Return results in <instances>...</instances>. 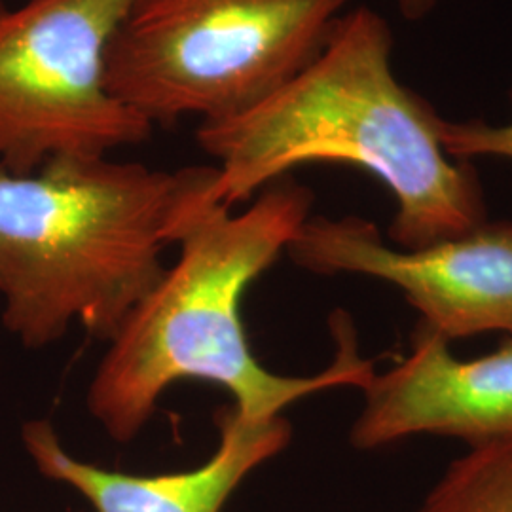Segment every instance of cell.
Here are the masks:
<instances>
[{
  "instance_id": "7a4b0ae2",
  "label": "cell",
  "mask_w": 512,
  "mask_h": 512,
  "mask_svg": "<svg viewBox=\"0 0 512 512\" xmlns=\"http://www.w3.org/2000/svg\"><path fill=\"white\" fill-rule=\"evenodd\" d=\"M440 122L395 73L387 21L359 6L279 90L234 118L200 124L196 137L219 162L215 202L234 207L300 165H353L397 202L391 243L420 249L488 220L475 169L448 156Z\"/></svg>"
},
{
  "instance_id": "3957f363",
  "label": "cell",
  "mask_w": 512,
  "mask_h": 512,
  "mask_svg": "<svg viewBox=\"0 0 512 512\" xmlns=\"http://www.w3.org/2000/svg\"><path fill=\"white\" fill-rule=\"evenodd\" d=\"M209 167L177 173L105 158L0 167L2 323L44 348L78 321L110 342L164 277L165 247Z\"/></svg>"
},
{
  "instance_id": "ba28073f",
  "label": "cell",
  "mask_w": 512,
  "mask_h": 512,
  "mask_svg": "<svg viewBox=\"0 0 512 512\" xmlns=\"http://www.w3.org/2000/svg\"><path fill=\"white\" fill-rule=\"evenodd\" d=\"M219 446L203 465L179 473L128 475L69 454L50 421H27L23 446L38 473L71 486L92 512H222L245 478L281 454L293 437L283 416L253 420L226 406L217 414Z\"/></svg>"
},
{
  "instance_id": "5b68a950",
  "label": "cell",
  "mask_w": 512,
  "mask_h": 512,
  "mask_svg": "<svg viewBox=\"0 0 512 512\" xmlns=\"http://www.w3.org/2000/svg\"><path fill=\"white\" fill-rule=\"evenodd\" d=\"M133 0H0V167L105 158L154 124L118 101L107 54Z\"/></svg>"
},
{
  "instance_id": "8fae6325",
  "label": "cell",
  "mask_w": 512,
  "mask_h": 512,
  "mask_svg": "<svg viewBox=\"0 0 512 512\" xmlns=\"http://www.w3.org/2000/svg\"><path fill=\"white\" fill-rule=\"evenodd\" d=\"M439 0H397L401 16L410 21H420V19L427 18Z\"/></svg>"
},
{
  "instance_id": "52a82bcc",
  "label": "cell",
  "mask_w": 512,
  "mask_h": 512,
  "mask_svg": "<svg viewBox=\"0 0 512 512\" xmlns=\"http://www.w3.org/2000/svg\"><path fill=\"white\" fill-rule=\"evenodd\" d=\"M349 442L380 450L418 435L452 437L469 448L512 440V336L463 361L450 344L418 325L399 365L374 374Z\"/></svg>"
},
{
  "instance_id": "8992f818",
  "label": "cell",
  "mask_w": 512,
  "mask_h": 512,
  "mask_svg": "<svg viewBox=\"0 0 512 512\" xmlns=\"http://www.w3.org/2000/svg\"><path fill=\"white\" fill-rule=\"evenodd\" d=\"M287 253L313 274L368 275L397 287L420 313V327L448 344L484 332L512 336V220L401 249L363 217L311 215Z\"/></svg>"
},
{
  "instance_id": "30bf717a",
  "label": "cell",
  "mask_w": 512,
  "mask_h": 512,
  "mask_svg": "<svg viewBox=\"0 0 512 512\" xmlns=\"http://www.w3.org/2000/svg\"><path fill=\"white\" fill-rule=\"evenodd\" d=\"M440 139L448 156L458 162L471 164L478 158L512 162V118L503 124H490L486 120L456 122L442 118Z\"/></svg>"
},
{
  "instance_id": "6da1fadb",
  "label": "cell",
  "mask_w": 512,
  "mask_h": 512,
  "mask_svg": "<svg viewBox=\"0 0 512 512\" xmlns=\"http://www.w3.org/2000/svg\"><path fill=\"white\" fill-rule=\"evenodd\" d=\"M215 181L217 167H211L186 196L173 224L177 264L110 340L88 389L90 414L120 444L143 431L165 389L183 380L220 385L239 414L266 420L319 391H363L376 374L344 311L330 319L336 355L325 370L293 378L256 361L241 319L243 294L310 219L313 194L283 177L232 215V207L211 198Z\"/></svg>"
},
{
  "instance_id": "9c48e42d",
  "label": "cell",
  "mask_w": 512,
  "mask_h": 512,
  "mask_svg": "<svg viewBox=\"0 0 512 512\" xmlns=\"http://www.w3.org/2000/svg\"><path fill=\"white\" fill-rule=\"evenodd\" d=\"M414 512H512V440L454 459Z\"/></svg>"
},
{
  "instance_id": "277c9868",
  "label": "cell",
  "mask_w": 512,
  "mask_h": 512,
  "mask_svg": "<svg viewBox=\"0 0 512 512\" xmlns=\"http://www.w3.org/2000/svg\"><path fill=\"white\" fill-rule=\"evenodd\" d=\"M349 0H133L107 54V84L152 124L234 118L321 50Z\"/></svg>"
}]
</instances>
